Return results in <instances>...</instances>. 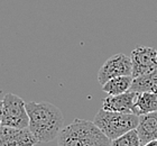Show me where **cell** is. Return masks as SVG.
<instances>
[{
  "instance_id": "6da1fadb",
  "label": "cell",
  "mask_w": 157,
  "mask_h": 146,
  "mask_svg": "<svg viewBox=\"0 0 157 146\" xmlns=\"http://www.w3.org/2000/svg\"><path fill=\"white\" fill-rule=\"evenodd\" d=\"M29 117L28 129L38 143H49L57 138L64 128V115L57 106L49 102L26 104Z\"/></svg>"
},
{
  "instance_id": "7a4b0ae2",
  "label": "cell",
  "mask_w": 157,
  "mask_h": 146,
  "mask_svg": "<svg viewBox=\"0 0 157 146\" xmlns=\"http://www.w3.org/2000/svg\"><path fill=\"white\" fill-rule=\"evenodd\" d=\"M57 146H111V140L93 121L74 119L57 136Z\"/></svg>"
},
{
  "instance_id": "3957f363",
  "label": "cell",
  "mask_w": 157,
  "mask_h": 146,
  "mask_svg": "<svg viewBox=\"0 0 157 146\" xmlns=\"http://www.w3.org/2000/svg\"><path fill=\"white\" fill-rule=\"evenodd\" d=\"M93 123L112 140L130 130L136 129L139 124V116L100 109L95 115Z\"/></svg>"
},
{
  "instance_id": "277c9868",
  "label": "cell",
  "mask_w": 157,
  "mask_h": 146,
  "mask_svg": "<svg viewBox=\"0 0 157 146\" xmlns=\"http://www.w3.org/2000/svg\"><path fill=\"white\" fill-rule=\"evenodd\" d=\"M2 101V127L18 128V129L28 128L29 117L27 112L26 102L13 93H7L3 97Z\"/></svg>"
},
{
  "instance_id": "5b68a950",
  "label": "cell",
  "mask_w": 157,
  "mask_h": 146,
  "mask_svg": "<svg viewBox=\"0 0 157 146\" xmlns=\"http://www.w3.org/2000/svg\"><path fill=\"white\" fill-rule=\"evenodd\" d=\"M132 74L131 58L124 53H118L109 57L98 72V82L103 85L107 81L117 77Z\"/></svg>"
},
{
  "instance_id": "8992f818",
  "label": "cell",
  "mask_w": 157,
  "mask_h": 146,
  "mask_svg": "<svg viewBox=\"0 0 157 146\" xmlns=\"http://www.w3.org/2000/svg\"><path fill=\"white\" fill-rule=\"evenodd\" d=\"M132 78L146 74L157 69V49L148 46H139L131 52Z\"/></svg>"
},
{
  "instance_id": "52a82bcc",
  "label": "cell",
  "mask_w": 157,
  "mask_h": 146,
  "mask_svg": "<svg viewBox=\"0 0 157 146\" xmlns=\"http://www.w3.org/2000/svg\"><path fill=\"white\" fill-rule=\"evenodd\" d=\"M37 140L28 128H0V146H34Z\"/></svg>"
},
{
  "instance_id": "ba28073f",
  "label": "cell",
  "mask_w": 157,
  "mask_h": 146,
  "mask_svg": "<svg viewBox=\"0 0 157 146\" xmlns=\"http://www.w3.org/2000/svg\"><path fill=\"white\" fill-rule=\"evenodd\" d=\"M138 92L127 91L124 93L118 96H108L102 100V109L116 112H124V114H135V101Z\"/></svg>"
},
{
  "instance_id": "9c48e42d",
  "label": "cell",
  "mask_w": 157,
  "mask_h": 146,
  "mask_svg": "<svg viewBox=\"0 0 157 146\" xmlns=\"http://www.w3.org/2000/svg\"><path fill=\"white\" fill-rule=\"evenodd\" d=\"M136 129L140 138L141 146L157 140V111L139 116V124Z\"/></svg>"
},
{
  "instance_id": "30bf717a",
  "label": "cell",
  "mask_w": 157,
  "mask_h": 146,
  "mask_svg": "<svg viewBox=\"0 0 157 146\" xmlns=\"http://www.w3.org/2000/svg\"><path fill=\"white\" fill-rule=\"evenodd\" d=\"M135 109L138 116L157 111V92H138L135 101Z\"/></svg>"
},
{
  "instance_id": "8fae6325",
  "label": "cell",
  "mask_w": 157,
  "mask_h": 146,
  "mask_svg": "<svg viewBox=\"0 0 157 146\" xmlns=\"http://www.w3.org/2000/svg\"><path fill=\"white\" fill-rule=\"evenodd\" d=\"M132 75H122L109 80L102 85V91L108 96H118L130 90L132 83Z\"/></svg>"
},
{
  "instance_id": "7c38bea8",
  "label": "cell",
  "mask_w": 157,
  "mask_h": 146,
  "mask_svg": "<svg viewBox=\"0 0 157 146\" xmlns=\"http://www.w3.org/2000/svg\"><path fill=\"white\" fill-rule=\"evenodd\" d=\"M130 91L135 92H157V69L154 71L134 78Z\"/></svg>"
},
{
  "instance_id": "4fadbf2b",
  "label": "cell",
  "mask_w": 157,
  "mask_h": 146,
  "mask_svg": "<svg viewBox=\"0 0 157 146\" xmlns=\"http://www.w3.org/2000/svg\"><path fill=\"white\" fill-rule=\"evenodd\" d=\"M111 146H141L137 129H132L111 140Z\"/></svg>"
},
{
  "instance_id": "5bb4252c",
  "label": "cell",
  "mask_w": 157,
  "mask_h": 146,
  "mask_svg": "<svg viewBox=\"0 0 157 146\" xmlns=\"http://www.w3.org/2000/svg\"><path fill=\"white\" fill-rule=\"evenodd\" d=\"M2 115H3V101L0 100V128L2 127Z\"/></svg>"
},
{
  "instance_id": "9a60e30c",
  "label": "cell",
  "mask_w": 157,
  "mask_h": 146,
  "mask_svg": "<svg viewBox=\"0 0 157 146\" xmlns=\"http://www.w3.org/2000/svg\"><path fill=\"white\" fill-rule=\"evenodd\" d=\"M144 146H157V140H151V142H148V143L145 144Z\"/></svg>"
}]
</instances>
